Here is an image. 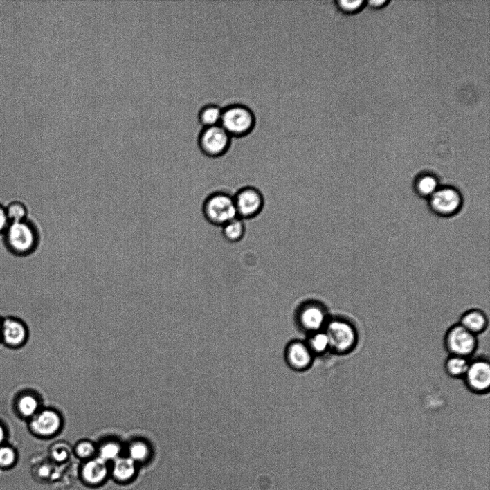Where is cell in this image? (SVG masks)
<instances>
[{
  "label": "cell",
  "mask_w": 490,
  "mask_h": 490,
  "mask_svg": "<svg viewBox=\"0 0 490 490\" xmlns=\"http://www.w3.org/2000/svg\"><path fill=\"white\" fill-rule=\"evenodd\" d=\"M438 176L431 172H422L415 179L413 187L420 198L428 199L440 188Z\"/></svg>",
  "instance_id": "15"
},
{
  "label": "cell",
  "mask_w": 490,
  "mask_h": 490,
  "mask_svg": "<svg viewBox=\"0 0 490 490\" xmlns=\"http://www.w3.org/2000/svg\"><path fill=\"white\" fill-rule=\"evenodd\" d=\"M255 124V115L246 105L235 104L223 109L220 125L231 137L248 135L253 131Z\"/></svg>",
  "instance_id": "4"
},
{
  "label": "cell",
  "mask_w": 490,
  "mask_h": 490,
  "mask_svg": "<svg viewBox=\"0 0 490 490\" xmlns=\"http://www.w3.org/2000/svg\"><path fill=\"white\" fill-rule=\"evenodd\" d=\"M6 208L10 223L27 220L28 210L24 203L18 201L12 202Z\"/></svg>",
  "instance_id": "25"
},
{
  "label": "cell",
  "mask_w": 490,
  "mask_h": 490,
  "mask_svg": "<svg viewBox=\"0 0 490 490\" xmlns=\"http://www.w3.org/2000/svg\"><path fill=\"white\" fill-rule=\"evenodd\" d=\"M469 362L470 360L466 358L449 356L444 364L446 372L450 377L454 379H464Z\"/></svg>",
  "instance_id": "21"
},
{
  "label": "cell",
  "mask_w": 490,
  "mask_h": 490,
  "mask_svg": "<svg viewBox=\"0 0 490 490\" xmlns=\"http://www.w3.org/2000/svg\"><path fill=\"white\" fill-rule=\"evenodd\" d=\"M237 217L243 221L257 218L265 206L264 196L262 191L253 186H245L233 194Z\"/></svg>",
  "instance_id": "7"
},
{
  "label": "cell",
  "mask_w": 490,
  "mask_h": 490,
  "mask_svg": "<svg viewBox=\"0 0 490 490\" xmlns=\"http://www.w3.org/2000/svg\"><path fill=\"white\" fill-rule=\"evenodd\" d=\"M125 455V446L118 441L107 440L97 446V457L111 464Z\"/></svg>",
  "instance_id": "18"
},
{
  "label": "cell",
  "mask_w": 490,
  "mask_h": 490,
  "mask_svg": "<svg viewBox=\"0 0 490 490\" xmlns=\"http://www.w3.org/2000/svg\"><path fill=\"white\" fill-rule=\"evenodd\" d=\"M140 466L125 455L110 464V479L116 483L127 485L138 476Z\"/></svg>",
  "instance_id": "12"
},
{
  "label": "cell",
  "mask_w": 490,
  "mask_h": 490,
  "mask_svg": "<svg viewBox=\"0 0 490 490\" xmlns=\"http://www.w3.org/2000/svg\"><path fill=\"white\" fill-rule=\"evenodd\" d=\"M223 109L217 105H207L199 113V120L204 127L220 125Z\"/></svg>",
  "instance_id": "20"
},
{
  "label": "cell",
  "mask_w": 490,
  "mask_h": 490,
  "mask_svg": "<svg viewBox=\"0 0 490 490\" xmlns=\"http://www.w3.org/2000/svg\"><path fill=\"white\" fill-rule=\"evenodd\" d=\"M325 332L329 341L330 349L339 355H346L356 348L359 335L354 323L343 318H336L327 321Z\"/></svg>",
  "instance_id": "2"
},
{
  "label": "cell",
  "mask_w": 490,
  "mask_h": 490,
  "mask_svg": "<svg viewBox=\"0 0 490 490\" xmlns=\"http://www.w3.org/2000/svg\"><path fill=\"white\" fill-rule=\"evenodd\" d=\"M16 461L15 451L8 446L0 447V467H11Z\"/></svg>",
  "instance_id": "29"
},
{
  "label": "cell",
  "mask_w": 490,
  "mask_h": 490,
  "mask_svg": "<svg viewBox=\"0 0 490 490\" xmlns=\"http://www.w3.org/2000/svg\"><path fill=\"white\" fill-rule=\"evenodd\" d=\"M51 457L57 463H64L71 457L70 450L65 444H56L51 448Z\"/></svg>",
  "instance_id": "28"
},
{
  "label": "cell",
  "mask_w": 490,
  "mask_h": 490,
  "mask_svg": "<svg viewBox=\"0 0 490 490\" xmlns=\"http://www.w3.org/2000/svg\"><path fill=\"white\" fill-rule=\"evenodd\" d=\"M4 234L7 248L19 257L33 253L40 241L36 227L28 220L10 223Z\"/></svg>",
  "instance_id": "1"
},
{
  "label": "cell",
  "mask_w": 490,
  "mask_h": 490,
  "mask_svg": "<svg viewBox=\"0 0 490 490\" xmlns=\"http://www.w3.org/2000/svg\"><path fill=\"white\" fill-rule=\"evenodd\" d=\"M5 438V431L1 426H0V444H1Z\"/></svg>",
  "instance_id": "32"
},
{
  "label": "cell",
  "mask_w": 490,
  "mask_h": 490,
  "mask_svg": "<svg viewBox=\"0 0 490 490\" xmlns=\"http://www.w3.org/2000/svg\"><path fill=\"white\" fill-rule=\"evenodd\" d=\"M289 364L296 370L307 368L312 361V352L308 345L296 342L290 344L287 350Z\"/></svg>",
  "instance_id": "14"
},
{
  "label": "cell",
  "mask_w": 490,
  "mask_h": 490,
  "mask_svg": "<svg viewBox=\"0 0 490 490\" xmlns=\"http://www.w3.org/2000/svg\"><path fill=\"white\" fill-rule=\"evenodd\" d=\"M73 452L82 460L87 461L97 456V445L89 440H83L75 444Z\"/></svg>",
  "instance_id": "23"
},
{
  "label": "cell",
  "mask_w": 490,
  "mask_h": 490,
  "mask_svg": "<svg viewBox=\"0 0 490 490\" xmlns=\"http://www.w3.org/2000/svg\"><path fill=\"white\" fill-rule=\"evenodd\" d=\"M78 475L84 485L100 487L110 479V464L96 456L82 462Z\"/></svg>",
  "instance_id": "10"
},
{
  "label": "cell",
  "mask_w": 490,
  "mask_h": 490,
  "mask_svg": "<svg viewBox=\"0 0 490 490\" xmlns=\"http://www.w3.org/2000/svg\"><path fill=\"white\" fill-rule=\"evenodd\" d=\"M298 318L304 329L313 332L320 331L328 321L325 305L316 300L302 303L298 309Z\"/></svg>",
  "instance_id": "11"
},
{
  "label": "cell",
  "mask_w": 490,
  "mask_h": 490,
  "mask_svg": "<svg viewBox=\"0 0 490 490\" xmlns=\"http://www.w3.org/2000/svg\"><path fill=\"white\" fill-rule=\"evenodd\" d=\"M308 347L311 352L316 354H323L328 349H330L329 341L327 333L324 331L315 332V334L310 338Z\"/></svg>",
  "instance_id": "24"
},
{
  "label": "cell",
  "mask_w": 490,
  "mask_h": 490,
  "mask_svg": "<svg viewBox=\"0 0 490 490\" xmlns=\"http://www.w3.org/2000/svg\"><path fill=\"white\" fill-rule=\"evenodd\" d=\"M335 4L341 13L347 15H356L367 7V1H363V0H356V1L338 0Z\"/></svg>",
  "instance_id": "26"
},
{
  "label": "cell",
  "mask_w": 490,
  "mask_h": 490,
  "mask_svg": "<svg viewBox=\"0 0 490 490\" xmlns=\"http://www.w3.org/2000/svg\"><path fill=\"white\" fill-rule=\"evenodd\" d=\"M31 425L33 430L39 436L51 437L60 430L62 419L56 411L46 410L33 419Z\"/></svg>",
  "instance_id": "13"
},
{
  "label": "cell",
  "mask_w": 490,
  "mask_h": 490,
  "mask_svg": "<svg viewBox=\"0 0 490 490\" xmlns=\"http://www.w3.org/2000/svg\"><path fill=\"white\" fill-rule=\"evenodd\" d=\"M37 408V400L30 396L24 397L19 402V409L26 417H30L35 414Z\"/></svg>",
  "instance_id": "27"
},
{
  "label": "cell",
  "mask_w": 490,
  "mask_h": 490,
  "mask_svg": "<svg viewBox=\"0 0 490 490\" xmlns=\"http://www.w3.org/2000/svg\"><path fill=\"white\" fill-rule=\"evenodd\" d=\"M390 1H386V0H381V1H367V6L370 7L372 10H381L385 8Z\"/></svg>",
  "instance_id": "31"
},
{
  "label": "cell",
  "mask_w": 490,
  "mask_h": 490,
  "mask_svg": "<svg viewBox=\"0 0 490 490\" xmlns=\"http://www.w3.org/2000/svg\"><path fill=\"white\" fill-rule=\"evenodd\" d=\"M444 345L449 356L469 359L478 350V336L457 323L447 330L444 337Z\"/></svg>",
  "instance_id": "6"
},
{
  "label": "cell",
  "mask_w": 490,
  "mask_h": 490,
  "mask_svg": "<svg viewBox=\"0 0 490 490\" xmlns=\"http://www.w3.org/2000/svg\"><path fill=\"white\" fill-rule=\"evenodd\" d=\"M3 336L8 344L17 345L22 343L25 340L26 329L21 323L13 320H8L3 327Z\"/></svg>",
  "instance_id": "22"
},
{
  "label": "cell",
  "mask_w": 490,
  "mask_h": 490,
  "mask_svg": "<svg viewBox=\"0 0 490 490\" xmlns=\"http://www.w3.org/2000/svg\"><path fill=\"white\" fill-rule=\"evenodd\" d=\"M125 455L141 467L151 462L153 451L148 442L134 440L125 447Z\"/></svg>",
  "instance_id": "17"
},
{
  "label": "cell",
  "mask_w": 490,
  "mask_h": 490,
  "mask_svg": "<svg viewBox=\"0 0 490 490\" xmlns=\"http://www.w3.org/2000/svg\"><path fill=\"white\" fill-rule=\"evenodd\" d=\"M467 388L478 395L488 393L490 388V364L484 358L470 361L464 377Z\"/></svg>",
  "instance_id": "9"
},
{
  "label": "cell",
  "mask_w": 490,
  "mask_h": 490,
  "mask_svg": "<svg viewBox=\"0 0 490 490\" xmlns=\"http://www.w3.org/2000/svg\"><path fill=\"white\" fill-rule=\"evenodd\" d=\"M232 137L221 126L204 127L199 136L201 151L210 158L225 155L231 145Z\"/></svg>",
  "instance_id": "8"
},
{
  "label": "cell",
  "mask_w": 490,
  "mask_h": 490,
  "mask_svg": "<svg viewBox=\"0 0 490 490\" xmlns=\"http://www.w3.org/2000/svg\"><path fill=\"white\" fill-rule=\"evenodd\" d=\"M430 210L442 218L455 217L464 204L461 192L454 186H440L436 192L428 199Z\"/></svg>",
  "instance_id": "5"
},
{
  "label": "cell",
  "mask_w": 490,
  "mask_h": 490,
  "mask_svg": "<svg viewBox=\"0 0 490 490\" xmlns=\"http://www.w3.org/2000/svg\"><path fill=\"white\" fill-rule=\"evenodd\" d=\"M246 227L244 221L237 217L222 227L224 239L231 244L240 242L244 237Z\"/></svg>",
  "instance_id": "19"
},
{
  "label": "cell",
  "mask_w": 490,
  "mask_h": 490,
  "mask_svg": "<svg viewBox=\"0 0 490 490\" xmlns=\"http://www.w3.org/2000/svg\"><path fill=\"white\" fill-rule=\"evenodd\" d=\"M202 212L208 223L221 228L237 217L233 194L222 190L208 196L203 203Z\"/></svg>",
  "instance_id": "3"
},
{
  "label": "cell",
  "mask_w": 490,
  "mask_h": 490,
  "mask_svg": "<svg viewBox=\"0 0 490 490\" xmlns=\"http://www.w3.org/2000/svg\"><path fill=\"white\" fill-rule=\"evenodd\" d=\"M10 224L6 207L0 205V233H4Z\"/></svg>",
  "instance_id": "30"
},
{
  "label": "cell",
  "mask_w": 490,
  "mask_h": 490,
  "mask_svg": "<svg viewBox=\"0 0 490 490\" xmlns=\"http://www.w3.org/2000/svg\"><path fill=\"white\" fill-rule=\"evenodd\" d=\"M459 324L473 335L482 334L488 327L489 320L486 314L478 309L465 311L460 318Z\"/></svg>",
  "instance_id": "16"
}]
</instances>
